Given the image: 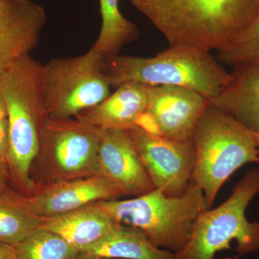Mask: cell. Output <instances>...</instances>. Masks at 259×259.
<instances>
[{
    "instance_id": "1",
    "label": "cell",
    "mask_w": 259,
    "mask_h": 259,
    "mask_svg": "<svg viewBox=\"0 0 259 259\" xmlns=\"http://www.w3.org/2000/svg\"><path fill=\"white\" fill-rule=\"evenodd\" d=\"M169 47L220 51L254 21L259 0H130Z\"/></svg>"
},
{
    "instance_id": "2",
    "label": "cell",
    "mask_w": 259,
    "mask_h": 259,
    "mask_svg": "<svg viewBox=\"0 0 259 259\" xmlns=\"http://www.w3.org/2000/svg\"><path fill=\"white\" fill-rule=\"evenodd\" d=\"M42 66L31 55L23 56L0 77V92L8 111L10 180L20 187L31 184L30 170L40 149L42 127L48 118Z\"/></svg>"
},
{
    "instance_id": "3",
    "label": "cell",
    "mask_w": 259,
    "mask_h": 259,
    "mask_svg": "<svg viewBox=\"0 0 259 259\" xmlns=\"http://www.w3.org/2000/svg\"><path fill=\"white\" fill-rule=\"evenodd\" d=\"M105 73L111 88L127 82L182 87L209 101L222 93L231 80V74L210 51L187 47H169L151 57L118 54L106 57Z\"/></svg>"
},
{
    "instance_id": "4",
    "label": "cell",
    "mask_w": 259,
    "mask_h": 259,
    "mask_svg": "<svg viewBox=\"0 0 259 259\" xmlns=\"http://www.w3.org/2000/svg\"><path fill=\"white\" fill-rule=\"evenodd\" d=\"M192 140V182L203 192L209 207L235 171L246 163H259L255 134L210 102L196 125Z\"/></svg>"
},
{
    "instance_id": "5",
    "label": "cell",
    "mask_w": 259,
    "mask_h": 259,
    "mask_svg": "<svg viewBox=\"0 0 259 259\" xmlns=\"http://www.w3.org/2000/svg\"><path fill=\"white\" fill-rule=\"evenodd\" d=\"M97 204L115 222L139 228L156 247L174 253L185 248L199 214L209 208L203 192L193 182L177 197L154 189L135 198Z\"/></svg>"
},
{
    "instance_id": "6",
    "label": "cell",
    "mask_w": 259,
    "mask_h": 259,
    "mask_svg": "<svg viewBox=\"0 0 259 259\" xmlns=\"http://www.w3.org/2000/svg\"><path fill=\"white\" fill-rule=\"evenodd\" d=\"M259 193V168L250 170L221 205L200 214L190 241L175 259H214L216 253L231 248L236 241L240 254L259 250V221L250 222L245 211Z\"/></svg>"
},
{
    "instance_id": "7",
    "label": "cell",
    "mask_w": 259,
    "mask_h": 259,
    "mask_svg": "<svg viewBox=\"0 0 259 259\" xmlns=\"http://www.w3.org/2000/svg\"><path fill=\"white\" fill-rule=\"evenodd\" d=\"M105 59L93 46L83 55L58 58L44 64L42 86L49 117H76L111 94Z\"/></svg>"
},
{
    "instance_id": "8",
    "label": "cell",
    "mask_w": 259,
    "mask_h": 259,
    "mask_svg": "<svg viewBox=\"0 0 259 259\" xmlns=\"http://www.w3.org/2000/svg\"><path fill=\"white\" fill-rule=\"evenodd\" d=\"M103 130L73 118L48 117L40 136V158L51 183L79 180L97 174Z\"/></svg>"
},
{
    "instance_id": "9",
    "label": "cell",
    "mask_w": 259,
    "mask_h": 259,
    "mask_svg": "<svg viewBox=\"0 0 259 259\" xmlns=\"http://www.w3.org/2000/svg\"><path fill=\"white\" fill-rule=\"evenodd\" d=\"M127 131L154 188L171 197L185 193L193 177V140L176 141L153 136L137 126Z\"/></svg>"
},
{
    "instance_id": "10",
    "label": "cell",
    "mask_w": 259,
    "mask_h": 259,
    "mask_svg": "<svg viewBox=\"0 0 259 259\" xmlns=\"http://www.w3.org/2000/svg\"><path fill=\"white\" fill-rule=\"evenodd\" d=\"M97 174L111 182L121 196L139 197L155 189L127 131H103Z\"/></svg>"
},
{
    "instance_id": "11",
    "label": "cell",
    "mask_w": 259,
    "mask_h": 259,
    "mask_svg": "<svg viewBox=\"0 0 259 259\" xmlns=\"http://www.w3.org/2000/svg\"><path fill=\"white\" fill-rule=\"evenodd\" d=\"M47 23L46 10L32 0H0V77L15 61L30 55Z\"/></svg>"
},
{
    "instance_id": "12",
    "label": "cell",
    "mask_w": 259,
    "mask_h": 259,
    "mask_svg": "<svg viewBox=\"0 0 259 259\" xmlns=\"http://www.w3.org/2000/svg\"><path fill=\"white\" fill-rule=\"evenodd\" d=\"M208 100L182 87H151L147 110L157 123L160 136L192 141L194 128L209 105Z\"/></svg>"
},
{
    "instance_id": "13",
    "label": "cell",
    "mask_w": 259,
    "mask_h": 259,
    "mask_svg": "<svg viewBox=\"0 0 259 259\" xmlns=\"http://www.w3.org/2000/svg\"><path fill=\"white\" fill-rule=\"evenodd\" d=\"M122 197L105 177L97 175L79 180L59 181L35 188L29 201L37 214L55 217L100 201Z\"/></svg>"
},
{
    "instance_id": "14",
    "label": "cell",
    "mask_w": 259,
    "mask_h": 259,
    "mask_svg": "<svg viewBox=\"0 0 259 259\" xmlns=\"http://www.w3.org/2000/svg\"><path fill=\"white\" fill-rule=\"evenodd\" d=\"M150 88L139 82L124 83L96 106L75 117L103 131H129L147 110Z\"/></svg>"
},
{
    "instance_id": "15",
    "label": "cell",
    "mask_w": 259,
    "mask_h": 259,
    "mask_svg": "<svg viewBox=\"0 0 259 259\" xmlns=\"http://www.w3.org/2000/svg\"><path fill=\"white\" fill-rule=\"evenodd\" d=\"M209 102L259 134V64L236 66L228 86Z\"/></svg>"
},
{
    "instance_id": "16",
    "label": "cell",
    "mask_w": 259,
    "mask_h": 259,
    "mask_svg": "<svg viewBox=\"0 0 259 259\" xmlns=\"http://www.w3.org/2000/svg\"><path fill=\"white\" fill-rule=\"evenodd\" d=\"M116 223L95 202L60 215L44 218L40 228L59 235L81 253L101 241Z\"/></svg>"
},
{
    "instance_id": "17",
    "label": "cell",
    "mask_w": 259,
    "mask_h": 259,
    "mask_svg": "<svg viewBox=\"0 0 259 259\" xmlns=\"http://www.w3.org/2000/svg\"><path fill=\"white\" fill-rule=\"evenodd\" d=\"M81 253L114 259H175V253L156 247L139 228L119 223Z\"/></svg>"
},
{
    "instance_id": "18",
    "label": "cell",
    "mask_w": 259,
    "mask_h": 259,
    "mask_svg": "<svg viewBox=\"0 0 259 259\" xmlns=\"http://www.w3.org/2000/svg\"><path fill=\"white\" fill-rule=\"evenodd\" d=\"M44 221L34 210L28 197L12 186L0 195V243L18 244L40 229Z\"/></svg>"
},
{
    "instance_id": "19",
    "label": "cell",
    "mask_w": 259,
    "mask_h": 259,
    "mask_svg": "<svg viewBox=\"0 0 259 259\" xmlns=\"http://www.w3.org/2000/svg\"><path fill=\"white\" fill-rule=\"evenodd\" d=\"M102 24L94 47L106 57L117 55L125 45L136 40L139 30L121 13L119 0H100Z\"/></svg>"
},
{
    "instance_id": "20",
    "label": "cell",
    "mask_w": 259,
    "mask_h": 259,
    "mask_svg": "<svg viewBox=\"0 0 259 259\" xmlns=\"http://www.w3.org/2000/svg\"><path fill=\"white\" fill-rule=\"evenodd\" d=\"M14 246L18 259H75L80 253L60 236L42 228Z\"/></svg>"
},
{
    "instance_id": "21",
    "label": "cell",
    "mask_w": 259,
    "mask_h": 259,
    "mask_svg": "<svg viewBox=\"0 0 259 259\" xmlns=\"http://www.w3.org/2000/svg\"><path fill=\"white\" fill-rule=\"evenodd\" d=\"M217 54L218 61L229 66L259 64V13L248 29Z\"/></svg>"
},
{
    "instance_id": "22",
    "label": "cell",
    "mask_w": 259,
    "mask_h": 259,
    "mask_svg": "<svg viewBox=\"0 0 259 259\" xmlns=\"http://www.w3.org/2000/svg\"><path fill=\"white\" fill-rule=\"evenodd\" d=\"M9 150V125L8 119L0 120V163L7 164Z\"/></svg>"
},
{
    "instance_id": "23",
    "label": "cell",
    "mask_w": 259,
    "mask_h": 259,
    "mask_svg": "<svg viewBox=\"0 0 259 259\" xmlns=\"http://www.w3.org/2000/svg\"><path fill=\"white\" fill-rule=\"evenodd\" d=\"M10 178L8 165L0 163V195L10 187Z\"/></svg>"
},
{
    "instance_id": "24",
    "label": "cell",
    "mask_w": 259,
    "mask_h": 259,
    "mask_svg": "<svg viewBox=\"0 0 259 259\" xmlns=\"http://www.w3.org/2000/svg\"><path fill=\"white\" fill-rule=\"evenodd\" d=\"M0 259H18L14 245L0 243Z\"/></svg>"
},
{
    "instance_id": "25",
    "label": "cell",
    "mask_w": 259,
    "mask_h": 259,
    "mask_svg": "<svg viewBox=\"0 0 259 259\" xmlns=\"http://www.w3.org/2000/svg\"><path fill=\"white\" fill-rule=\"evenodd\" d=\"M7 118H8V111H7L6 104L0 92V120Z\"/></svg>"
},
{
    "instance_id": "26",
    "label": "cell",
    "mask_w": 259,
    "mask_h": 259,
    "mask_svg": "<svg viewBox=\"0 0 259 259\" xmlns=\"http://www.w3.org/2000/svg\"><path fill=\"white\" fill-rule=\"evenodd\" d=\"M75 259H114L105 258V257L99 256V255H95L90 254V253H80L78 256Z\"/></svg>"
},
{
    "instance_id": "27",
    "label": "cell",
    "mask_w": 259,
    "mask_h": 259,
    "mask_svg": "<svg viewBox=\"0 0 259 259\" xmlns=\"http://www.w3.org/2000/svg\"><path fill=\"white\" fill-rule=\"evenodd\" d=\"M256 136L257 148H258V153L259 156V134L255 135Z\"/></svg>"
},
{
    "instance_id": "28",
    "label": "cell",
    "mask_w": 259,
    "mask_h": 259,
    "mask_svg": "<svg viewBox=\"0 0 259 259\" xmlns=\"http://www.w3.org/2000/svg\"><path fill=\"white\" fill-rule=\"evenodd\" d=\"M226 259H239L237 256H232V257H228V258H226Z\"/></svg>"
}]
</instances>
